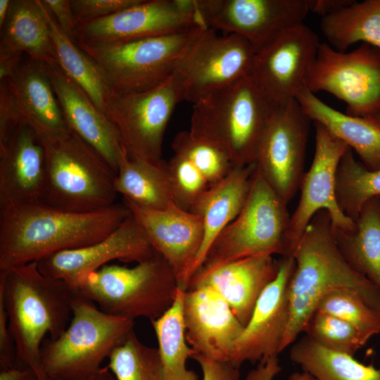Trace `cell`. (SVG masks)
<instances>
[{
  "mask_svg": "<svg viewBox=\"0 0 380 380\" xmlns=\"http://www.w3.org/2000/svg\"><path fill=\"white\" fill-rule=\"evenodd\" d=\"M0 47L25 53L43 64H58L39 0H12L8 17L1 30Z\"/></svg>",
  "mask_w": 380,
  "mask_h": 380,
  "instance_id": "obj_28",
  "label": "cell"
},
{
  "mask_svg": "<svg viewBox=\"0 0 380 380\" xmlns=\"http://www.w3.org/2000/svg\"><path fill=\"white\" fill-rule=\"evenodd\" d=\"M178 289L172 267L158 253L132 267L106 265L78 286L79 292L103 312L134 321L163 315L172 305Z\"/></svg>",
  "mask_w": 380,
  "mask_h": 380,
  "instance_id": "obj_7",
  "label": "cell"
},
{
  "mask_svg": "<svg viewBox=\"0 0 380 380\" xmlns=\"http://www.w3.org/2000/svg\"><path fill=\"white\" fill-rule=\"evenodd\" d=\"M320 43L316 33L302 23L255 53L251 77L274 107L295 100L307 88Z\"/></svg>",
  "mask_w": 380,
  "mask_h": 380,
  "instance_id": "obj_15",
  "label": "cell"
},
{
  "mask_svg": "<svg viewBox=\"0 0 380 380\" xmlns=\"http://www.w3.org/2000/svg\"><path fill=\"white\" fill-rule=\"evenodd\" d=\"M184 100V81L177 70L159 85L139 92L114 93L106 116L118 128L131 159L160 165L163 141L176 106Z\"/></svg>",
  "mask_w": 380,
  "mask_h": 380,
  "instance_id": "obj_10",
  "label": "cell"
},
{
  "mask_svg": "<svg viewBox=\"0 0 380 380\" xmlns=\"http://www.w3.org/2000/svg\"><path fill=\"white\" fill-rule=\"evenodd\" d=\"M255 51L243 37L208 27L182 59L184 100L193 104L210 93L251 75Z\"/></svg>",
  "mask_w": 380,
  "mask_h": 380,
  "instance_id": "obj_14",
  "label": "cell"
},
{
  "mask_svg": "<svg viewBox=\"0 0 380 380\" xmlns=\"http://www.w3.org/2000/svg\"><path fill=\"white\" fill-rule=\"evenodd\" d=\"M292 255L295 267L288 284L289 318L280 353L296 341L319 300L330 291L351 290L380 313L379 289L345 259L326 210L313 217Z\"/></svg>",
  "mask_w": 380,
  "mask_h": 380,
  "instance_id": "obj_2",
  "label": "cell"
},
{
  "mask_svg": "<svg viewBox=\"0 0 380 380\" xmlns=\"http://www.w3.org/2000/svg\"><path fill=\"white\" fill-rule=\"evenodd\" d=\"M312 93L327 91L345 102L348 115L380 113V49L362 43L341 52L321 42L306 84Z\"/></svg>",
  "mask_w": 380,
  "mask_h": 380,
  "instance_id": "obj_11",
  "label": "cell"
},
{
  "mask_svg": "<svg viewBox=\"0 0 380 380\" xmlns=\"http://www.w3.org/2000/svg\"><path fill=\"white\" fill-rule=\"evenodd\" d=\"M156 253L131 214L102 239L86 246L54 253L37 263L44 275L61 279L78 290L79 284L85 276L113 260L139 263Z\"/></svg>",
  "mask_w": 380,
  "mask_h": 380,
  "instance_id": "obj_18",
  "label": "cell"
},
{
  "mask_svg": "<svg viewBox=\"0 0 380 380\" xmlns=\"http://www.w3.org/2000/svg\"><path fill=\"white\" fill-rule=\"evenodd\" d=\"M172 148L175 154L187 159L201 172L210 186L223 179L234 167L221 149L194 137L189 130L175 135Z\"/></svg>",
  "mask_w": 380,
  "mask_h": 380,
  "instance_id": "obj_38",
  "label": "cell"
},
{
  "mask_svg": "<svg viewBox=\"0 0 380 380\" xmlns=\"http://www.w3.org/2000/svg\"><path fill=\"white\" fill-rule=\"evenodd\" d=\"M336 196L341 210L355 220L367 201L380 197V169L368 170L348 148L338 167Z\"/></svg>",
  "mask_w": 380,
  "mask_h": 380,
  "instance_id": "obj_35",
  "label": "cell"
},
{
  "mask_svg": "<svg viewBox=\"0 0 380 380\" xmlns=\"http://www.w3.org/2000/svg\"><path fill=\"white\" fill-rule=\"evenodd\" d=\"M39 3L49 27L58 65L106 115L114 92L103 74L96 63L62 31L42 0Z\"/></svg>",
  "mask_w": 380,
  "mask_h": 380,
  "instance_id": "obj_30",
  "label": "cell"
},
{
  "mask_svg": "<svg viewBox=\"0 0 380 380\" xmlns=\"http://www.w3.org/2000/svg\"><path fill=\"white\" fill-rule=\"evenodd\" d=\"M289 356L313 380H380V370L373 365L327 349L307 336L292 344Z\"/></svg>",
  "mask_w": 380,
  "mask_h": 380,
  "instance_id": "obj_33",
  "label": "cell"
},
{
  "mask_svg": "<svg viewBox=\"0 0 380 380\" xmlns=\"http://www.w3.org/2000/svg\"><path fill=\"white\" fill-rule=\"evenodd\" d=\"M208 27L109 45L75 43L98 65L115 94L153 88L172 76L194 41Z\"/></svg>",
  "mask_w": 380,
  "mask_h": 380,
  "instance_id": "obj_8",
  "label": "cell"
},
{
  "mask_svg": "<svg viewBox=\"0 0 380 380\" xmlns=\"http://www.w3.org/2000/svg\"><path fill=\"white\" fill-rule=\"evenodd\" d=\"M45 152V179L40 202L73 213H87L115 203V172L72 131L40 141Z\"/></svg>",
  "mask_w": 380,
  "mask_h": 380,
  "instance_id": "obj_5",
  "label": "cell"
},
{
  "mask_svg": "<svg viewBox=\"0 0 380 380\" xmlns=\"http://www.w3.org/2000/svg\"><path fill=\"white\" fill-rule=\"evenodd\" d=\"M278 271L279 261H276L272 255L252 256L220 265L201 267L192 276L188 289L199 286L212 288L227 301L245 327L258 298L275 279Z\"/></svg>",
  "mask_w": 380,
  "mask_h": 380,
  "instance_id": "obj_22",
  "label": "cell"
},
{
  "mask_svg": "<svg viewBox=\"0 0 380 380\" xmlns=\"http://www.w3.org/2000/svg\"><path fill=\"white\" fill-rule=\"evenodd\" d=\"M295 267L291 256L279 261V271L258 298L251 317L237 339L230 363L239 367L245 362H265L277 357L288 325V284Z\"/></svg>",
  "mask_w": 380,
  "mask_h": 380,
  "instance_id": "obj_20",
  "label": "cell"
},
{
  "mask_svg": "<svg viewBox=\"0 0 380 380\" xmlns=\"http://www.w3.org/2000/svg\"><path fill=\"white\" fill-rule=\"evenodd\" d=\"M4 81L12 94L22 123L30 127L40 141L54 139L70 131L46 64L28 58L23 61L11 78Z\"/></svg>",
  "mask_w": 380,
  "mask_h": 380,
  "instance_id": "obj_25",
  "label": "cell"
},
{
  "mask_svg": "<svg viewBox=\"0 0 380 380\" xmlns=\"http://www.w3.org/2000/svg\"><path fill=\"white\" fill-rule=\"evenodd\" d=\"M303 332L327 349L351 356L370 339L350 323L319 312L312 314Z\"/></svg>",
  "mask_w": 380,
  "mask_h": 380,
  "instance_id": "obj_37",
  "label": "cell"
},
{
  "mask_svg": "<svg viewBox=\"0 0 380 380\" xmlns=\"http://www.w3.org/2000/svg\"><path fill=\"white\" fill-rule=\"evenodd\" d=\"M130 215L124 203L87 213L61 210L40 201L0 207V270L95 243Z\"/></svg>",
  "mask_w": 380,
  "mask_h": 380,
  "instance_id": "obj_1",
  "label": "cell"
},
{
  "mask_svg": "<svg viewBox=\"0 0 380 380\" xmlns=\"http://www.w3.org/2000/svg\"><path fill=\"white\" fill-rule=\"evenodd\" d=\"M54 17L62 31L73 42L77 21L75 19L70 0H42Z\"/></svg>",
  "mask_w": 380,
  "mask_h": 380,
  "instance_id": "obj_45",
  "label": "cell"
},
{
  "mask_svg": "<svg viewBox=\"0 0 380 380\" xmlns=\"http://www.w3.org/2000/svg\"><path fill=\"white\" fill-rule=\"evenodd\" d=\"M320 29L327 43L338 51L357 42L380 49V0L354 1L322 17Z\"/></svg>",
  "mask_w": 380,
  "mask_h": 380,
  "instance_id": "obj_32",
  "label": "cell"
},
{
  "mask_svg": "<svg viewBox=\"0 0 380 380\" xmlns=\"http://www.w3.org/2000/svg\"><path fill=\"white\" fill-rule=\"evenodd\" d=\"M0 380H39L36 372L29 367L1 369Z\"/></svg>",
  "mask_w": 380,
  "mask_h": 380,
  "instance_id": "obj_48",
  "label": "cell"
},
{
  "mask_svg": "<svg viewBox=\"0 0 380 380\" xmlns=\"http://www.w3.org/2000/svg\"><path fill=\"white\" fill-rule=\"evenodd\" d=\"M272 377L268 374H258L252 376L248 380H272ZM289 380H313L311 376H310L306 373L303 372V374L295 373L290 376Z\"/></svg>",
  "mask_w": 380,
  "mask_h": 380,
  "instance_id": "obj_50",
  "label": "cell"
},
{
  "mask_svg": "<svg viewBox=\"0 0 380 380\" xmlns=\"http://www.w3.org/2000/svg\"><path fill=\"white\" fill-rule=\"evenodd\" d=\"M46 67L70 130L96 151L116 174L123 152L118 128L58 64Z\"/></svg>",
  "mask_w": 380,
  "mask_h": 380,
  "instance_id": "obj_23",
  "label": "cell"
},
{
  "mask_svg": "<svg viewBox=\"0 0 380 380\" xmlns=\"http://www.w3.org/2000/svg\"><path fill=\"white\" fill-rule=\"evenodd\" d=\"M114 186L123 199L146 209L163 210L173 203L164 160L156 165L131 159L123 150Z\"/></svg>",
  "mask_w": 380,
  "mask_h": 380,
  "instance_id": "obj_31",
  "label": "cell"
},
{
  "mask_svg": "<svg viewBox=\"0 0 380 380\" xmlns=\"http://www.w3.org/2000/svg\"><path fill=\"white\" fill-rule=\"evenodd\" d=\"M11 0H0V30H1L8 17Z\"/></svg>",
  "mask_w": 380,
  "mask_h": 380,
  "instance_id": "obj_51",
  "label": "cell"
},
{
  "mask_svg": "<svg viewBox=\"0 0 380 380\" xmlns=\"http://www.w3.org/2000/svg\"><path fill=\"white\" fill-rule=\"evenodd\" d=\"M310 121L296 99L276 106L258 146L256 167L286 204L299 189L305 173Z\"/></svg>",
  "mask_w": 380,
  "mask_h": 380,
  "instance_id": "obj_13",
  "label": "cell"
},
{
  "mask_svg": "<svg viewBox=\"0 0 380 380\" xmlns=\"http://www.w3.org/2000/svg\"><path fill=\"white\" fill-rule=\"evenodd\" d=\"M48 380H60V379H48ZM74 380H117L114 374L111 371L106 367H102L96 372L89 375L87 376L74 379Z\"/></svg>",
  "mask_w": 380,
  "mask_h": 380,
  "instance_id": "obj_49",
  "label": "cell"
},
{
  "mask_svg": "<svg viewBox=\"0 0 380 380\" xmlns=\"http://www.w3.org/2000/svg\"><path fill=\"white\" fill-rule=\"evenodd\" d=\"M210 28L237 34L259 51L284 31L303 23L308 0H196Z\"/></svg>",
  "mask_w": 380,
  "mask_h": 380,
  "instance_id": "obj_16",
  "label": "cell"
},
{
  "mask_svg": "<svg viewBox=\"0 0 380 380\" xmlns=\"http://www.w3.org/2000/svg\"><path fill=\"white\" fill-rule=\"evenodd\" d=\"M274 108L249 75L194 103L189 131L221 149L234 167L252 165Z\"/></svg>",
  "mask_w": 380,
  "mask_h": 380,
  "instance_id": "obj_4",
  "label": "cell"
},
{
  "mask_svg": "<svg viewBox=\"0 0 380 380\" xmlns=\"http://www.w3.org/2000/svg\"><path fill=\"white\" fill-rule=\"evenodd\" d=\"M315 125V148L310 169L304 173L299 189V202L291 215L289 242L291 255L305 228L321 210L330 215L334 228L349 231L355 221L341 210L336 196L338 167L349 148L322 125Z\"/></svg>",
  "mask_w": 380,
  "mask_h": 380,
  "instance_id": "obj_17",
  "label": "cell"
},
{
  "mask_svg": "<svg viewBox=\"0 0 380 380\" xmlns=\"http://www.w3.org/2000/svg\"><path fill=\"white\" fill-rule=\"evenodd\" d=\"M141 0H70L77 23L106 18Z\"/></svg>",
  "mask_w": 380,
  "mask_h": 380,
  "instance_id": "obj_41",
  "label": "cell"
},
{
  "mask_svg": "<svg viewBox=\"0 0 380 380\" xmlns=\"http://www.w3.org/2000/svg\"><path fill=\"white\" fill-rule=\"evenodd\" d=\"M108 360L107 367L117 380H164L158 348L143 343L134 331Z\"/></svg>",
  "mask_w": 380,
  "mask_h": 380,
  "instance_id": "obj_36",
  "label": "cell"
},
{
  "mask_svg": "<svg viewBox=\"0 0 380 380\" xmlns=\"http://www.w3.org/2000/svg\"><path fill=\"white\" fill-rule=\"evenodd\" d=\"M255 168V163L234 167L223 179L210 186L193 206L191 212L200 215L203 221V242L193 275L202 266L215 240L243 208Z\"/></svg>",
  "mask_w": 380,
  "mask_h": 380,
  "instance_id": "obj_26",
  "label": "cell"
},
{
  "mask_svg": "<svg viewBox=\"0 0 380 380\" xmlns=\"http://www.w3.org/2000/svg\"><path fill=\"white\" fill-rule=\"evenodd\" d=\"M78 290L67 282L44 275L37 262L0 270V293L8 314L18 367H29L39 380H48L41 361L46 334L60 336L72 317Z\"/></svg>",
  "mask_w": 380,
  "mask_h": 380,
  "instance_id": "obj_3",
  "label": "cell"
},
{
  "mask_svg": "<svg viewBox=\"0 0 380 380\" xmlns=\"http://www.w3.org/2000/svg\"><path fill=\"white\" fill-rule=\"evenodd\" d=\"M134 326V320L103 312L78 291L65 330L42 345V365L48 379L74 380L96 372Z\"/></svg>",
  "mask_w": 380,
  "mask_h": 380,
  "instance_id": "obj_6",
  "label": "cell"
},
{
  "mask_svg": "<svg viewBox=\"0 0 380 380\" xmlns=\"http://www.w3.org/2000/svg\"><path fill=\"white\" fill-rule=\"evenodd\" d=\"M184 292L179 288L169 310L151 321L158 341L164 380H200L195 372L186 368L187 359L196 352L186 339L183 318Z\"/></svg>",
  "mask_w": 380,
  "mask_h": 380,
  "instance_id": "obj_34",
  "label": "cell"
},
{
  "mask_svg": "<svg viewBox=\"0 0 380 380\" xmlns=\"http://www.w3.org/2000/svg\"><path fill=\"white\" fill-rule=\"evenodd\" d=\"M353 0H308L309 10L322 17L350 4Z\"/></svg>",
  "mask_w": 380,
  "mask_h": 380,
  "instance_id": "obj_47",
  "label": "cell"
},
{
  "mask_svg": "<svg viewBox=\"0 0 380 380\" xmlns=\"http://www.w3.org/2000/svg\"><path fill=\"white\" fill-rule=\"evenodd\" d=\"M314 312L345 320L370 338L380 333V313L372 308L358 293L349 289L330 291L319 300Z\"/></svg>",
  "mask_w": 380,
  "mask_h": 380,
  "instance_id": "obj_39",
  "label": "cell"
},
{
  "mask_svg": "<svg viewBox=\"0 0 380 380\" xmlns=\"http://www.w3.org/2000/svg\"><path fill=\"white\" fill-rule=\"evenodd\" d=\"M0 366L1 369L18 366L15 346L9 327L4 298L0 293Z\"/></svg>",
  "mask_w": 380,
  "mask_h": 380,
  "instance_id": "obj_43",
  "label": "cell"
},
{
  "mask_svg": "<svg viewBox=\"0 0 380 380\" xmlns=\"http://www.w3.org/2000/svg\"><path fill=\"white\" fill-rule=\"evenodd\" d=\"M22 53L0 47V82L11 78L23 62Z\"/></svg>",
  "mask_w": 380,
  "mask_h": 380,
  "instance_id": "obj_46",
  "label": "cell"
},
{
  "mask_svg": "<svg viewBox=\"0 0 380 380\" xmlns=\"http://www.w3.org/2000/svg\"><path fill=\"white\" fill-rule=\"evenodd\" d=\"M200 25L207 26L196 0H141L106 18L77 23L75 39L89 45H109Z\"/></svg>",
  "mask_w": 380,
  "mask_h": 380,
  "instance_id": "obj_12",
  "label": "cell"
},
{
  "mask_svg": "<svg viewBox=\"0 0 380 380\" xmlns=\"http://www.w3.org/2000/svg\"><path fill=\"white\" fill-rule=\"evenodd\" d=\"M351 230L334 228L337 245L347 262L380 291V197L367 201Z\"/></svg>",
  "mask_w": 380,
  "mask_h": 380,
  "instance_id": "obj_29",
  "label": "cell"
},
{
  "mask_svg": "<svg viewBox=\"0 0 380 380\" xmlns=\"http://www.w3.org/2000/svg\"><path fill=\"white\" fill-rule=\"evenodd\" d=\"M373 118L380 125V113L373 117Z\"/></svg>",
  "mask_w": 380,
  "mask_h": 380,
  "instance_id": "obj_52",
  "label": "cell"
},
{
  "mask_svg": "<svg viewBox=\"0 0 380 380\" xmlns=\"http://www.w3.org/2000/svg\"><path fill=\"white\" fill-rule=\"evenodd\" d=\"M290 220L287 204L256 167L243 208L215 240L202 266L262 255L291 256Z\"/></svg>",
  "mask_w": 380,
  "mask_h": 380,
  "instance_id": "obj_9",
  "label": "cell"
},
{
  "mask_svg": "<svg viewBox=\"0 0 380 380\" xmlns=\"http://www.w3.org/2000/svg\"><path fill=\"white\" fill-rule=\"evenodd\" d=\"M296 99L311 121L322 125L355 151L368 170L380 169V125L373 118L343 113L324 103L307 88Z\"/></svg>",
  "mask_w": 380,
  "mask_h": 380,
  "instance_id": "obj_27",
  "label": "cell"
},
{
  "mask_svg": "<svg viewBox=\"0 0 380 380\" xmlns=\"http://www.w3.org/2000/svg\"><path fill=\"white\" fill-rule=\"evenodd\" d=\"M23 124L12 94L5 81L0 82V146Z\"/></svg>",
  "mask_w": 380,
  "mask_h": 380,
  "instance_id": "obj_42",
  "label": "cell"
},
{
  "mask_svg": "<svg viewBox=\"0 0 380 380\" xmlns=\"http://www.w3.org/2000/svg\"><path fill=\"white\" fill-rule=\"evenodd\" d=\"M183 318L186 341L196 354L230 362L244 326L217 292L205 286L188 289L184 295Z\"/></svg>",
  "mask_w": 380,
  "mask_h": 380,
  "instance_id": "obj_21",
  "label": "cell"
},
{
  "mask_svg": "<svg viewBox=\"0 0 380 380\" xmlns=\"http://www.w3.org/2000/svg\"><path fill=\"white\" fill-rule=\"evenodd\" d=\"M44 148L34 130L20 124L0 146V207L40 201Z\"/></svg>",
  "mask_w": 380,
  "mask_h": 380,
  "instance_id": "obj_24",
  "label": "cell"
},
{
  "mask_svg": "<svg viewBox=\"0 0 380 380\" xmlns=\"http://www.w3.org/2000/svg\"><path fill=\"white\" fill-rule=\"evenodd\" d=\"M173 203L186 211L191 209L198 198L210 187L201 172L185 158L174 154L165 161Z\"/></svg>",
  "mask_w": 380,
  "mask_h": 380,
  "instance_id": "obj_40",
  "label": "cell"
},
{
  "mask_svg": "<svg viewBox=\"0 0 380 380\" xmlns=\"http://www.w3.org/2000/svg\"><path fill=\"white\" fill-rule=\"evenodd\" d=\"M123 203L139 224L154 250L172 267L178 287L186 291L203 238L202 217L172 203L163 210Z\"/></svg>",
  "mask_w": 380,
  "mask_h": 380,
  "instance_id": "obj_19",
  "label": "cell"
},
{
  "mask_svg": "<svg viewBox=\"0 0 380 380\" xmlns=\"http://www.w3.org/2000/svg\"><path fill=\"white\" fill-rule=\"evenodd\" d=\"M191 358L201 369L202 380H240L239 367L230 362L215 361L199 354H194Z\"/></svg>",
  "mask_w": 380,
  "mask_h": 380,
  "instance_id": "obj_44",
  "label": "cell"
}]
</instances>
